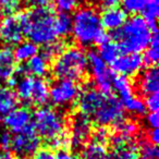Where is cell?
Instances as JSON below:
<instances>
[{
    "label": "cell",
    "mask_w": 159,
    "mask_h": 159,
    "mask_svg": "<svg viewBox=\"0 0 159 159\" xmlns=\"http://www.w3.org/2000/svg\"><path fill=\"white\" fill-rule=\"evenodd\" d=\"M16 16L22 25L23 34L30 42L37 46H46L57 40L58 36L55 29L56 14L49 8L20 12Z\"/></svg>",
    "instance_id": "obj_1"
},
{
    "label": "cell",
    "mask_w": 159,
    "mask_h": 159,
    "mask_svg": "<svg viewBox=\"0 0 159 159\" xmlns=\"http://www.w3.org/2000/svg\"><path fill=\"white\" fill-rule=\"evenodd\" d=\"M71 34L81 46L100 45L109 38L100 22L99 13L91 6L80 7L75 10L72 16Z\"/></svg>",
    "instance_id": "obj_2"
},
{
    "label": "cell",
    "mask_w": 159,
    "mask_h": 159,
    "mask_svg": "<svg viewBox=\"0 0 159 159\" xmlns=\"http://www.w3.org/2000/svg\"><path fill=\"white\" fill-rule=\"evenodd\" d=\"M152 32L149 25L139 16H133L113 33V40L121 52L139 53L148 47Z\"/></svg>",
    "instance_id": "obj_3"
},
{
    "label": "cell",
    "mask_w": 159,
    "mask_h": 159,
    "mask_svg": "<svg viewBox=\"0 0 159 159\" xmlns=\"http://www.w3.org/2000/svg\"><path fill=\"white\" fill-rule=\"evenodd\" d=\"M86 52L76 46L66 48L52 64V73L57 79L77 81L85 75L87 71Z\"/></svg>",
    "instance_id": "obj_4"
},
{
    "label": "cell",
    "mask_w": 159,
    "mask_h": 159,
    "mask_svg": "<svg viewBox=\"0 0 159 159\" xmlns=\"http://www.w3.org/2000/svg\"><path fill=\"white\" fill-rule=\"evenodd\" d=\"M32 123L35 132L47 143L66 133V122L60 112L50 107H40L35 111Z\"/></svg>",
    "instance_id": "obj_5"
},
{
    "label": "cell",
    "mask_w": 159,
    "mask_h": 159,
    "mask_svg": "<svg viewBox=\"0 0 159 159\" xmlns=\"http://www.w3.org/2000/svg\"><path fill=\"white\" fill-rule=\"evenodd\" d=\"M94 121L100 126L118 125L124 120V109L119 98L111 94L106 95L104 102L92 117Z\"/></svg>",
    "instance_id": "obj_6"
},
{
    "label": "cell",
    "mask_w": 159,
    "mask_h": 159,
    "mask_svg": "<svg viewBox=\"0 0 159 159\" xmlns=\"http://www.w3.org/2000/svg\"><path fill=\"white\" fill-rule=\"evenodd\" d=\"M86 57L87 66H89L91 69L97 89L106 95L111 94V89H112L111 82L113 77L112 71L107 66V63L99 57L97 51L89 50V53H86Z\"/></svg>",
    "instance_id": "obj_7"
},
{
    "label": "cell",
    "mask_w": 159,
    "mask_h": 159,
    "mask_svg": "<svg viewBox=\"0 0 159 159\" xmlns=\"http://www.w3.org/2000/svg\"><path fill=\"white\" fill-rule=\"evenodd\" d=\"M40 145V137L35 132L33 123L22 132L12 135L11 149L19 158L32 157Z\"/></svg>",
    "instance_id": "obj_8"
},
{
    "label": "cell",
    "mask_w": 159,
    "mask_h": 159,
    "mask_svg": "<svg viewBox=\"0 0 159 159\" xmlns=\"http://www.w3.org/2000/svg\"><path fill=\"white\" fill-rule=\"evenodd\" d=\"M80 89L72 80L58 79L49 87V98L53 105L59 107L69 106L77 99Z\"/></svg>",
    "instance_id": "obj_9"
},
{
    "label": "cell",
    "mask_w": 159,
    "mask_h": 159,
    "mask_svg": "<svg viewBox=\"0 0 159 159\" xmlns=\"http://www.w3.org/2000/svg\"><path fill=\"white\" fill-rule=\"evenodd\" d=\"M105 97H106V94L102 93L92 85H89L82 91H80V94L77 96V106H79L80 112L89 118L93 117L97 109L100 107L102 102H104Z\"/></svg>",
    "instance_id": "obj_10"
},
{
    "label": "cell",
    "mask_w": 159,
    "mask_h": 159,
    "mask_svg": "<svg viewBox=\"0 0 159 159\" xmlns=\"http://www.w3.org/2000/svg\"><path fill=\"white\" fill-rule=\"evenodd\" d=\"M92 134V123L89 117L77 113L72 120L70 136V146L73 148H82Z\"/></svg>",
    "instance_id": "obj_11"
},
{
    "label": "cell",
    "mask_w": 159,
    "mask_h": 159,
    "mask_svg": "<svg viewBox=\"0 0 159 159\" xmlns=\"http://www.w3.org/2000/svg\"><path fill=\"white\" fill-rule=\"evenodd\" d=\"M110 64L113 72L128 77L139 73L144 66V61L141 53H124L120 55Z\"/></svg>",
    "instance_id": "obj_12"
},
{
    "label": "cell",
    "mask_w": 159,
    "mask_h": 159,
    "mask_svg": "<svg viewBox=\"0 0 159 159\" xmlns=\"http://www.w3.org/2000/svg\"><path fill=\"white\" fill-rule=\"evenodd\" d=\"M23 34L22 25L18 16L10 14L0 20V40L7 45H18L22 42Z\"/></svg>",
    "instance_id": "obj_13"
},
{
    "label": "cell",
    "mask_w": 159,
    "mask_h": 159,
    "mask_svg": "<svg viewBox=\"0 0 159 159\" xmlns=\"http://www.w3.org/2000/svg\"><path fill=\"white\" fill-rule=\"evenodd\" d=\"M32 116L31 111L25 107L16 108L9 112L7 116L3 117V124L6 128L14 134L22 132L23 130L32 124Z\"/></svg>",
    "instance_id": "obj_14"
},
{
    "label": "cell",
    "mask_w": 159,
    "mask_h": 159,
    "mask_svg": "<svg viewBox=\"0 0 159 159\" xmlns=\"http://www.w3.org/2000/svg\"><path fill=\"white\" fill-rule=\"evenodd\" d=\"M137 91L141 95L148 96L158 93L159 89V71L156 66H149L144 71L136 82Z\"/></svg>",
    "instance_id": "obj_15"
},
{
    "label": "cell",
    "mask_w": 159,
    "mask_h": 159,
    "mask_svg": "<svg viewBox=\"0 0 159 159\" xmlns=\"http://www.w3.org/2000/svg\"><path fill=\"white\" fill-rule=\"evenodd\" d=\"M100 16V22L104 27V30L111 32H116L124 24L128 19L126 13L122 8H119L118 6L111 8H105Z\"/></svg>",
    "instance_id": "obj_16"
},
{
    "label": "cell",
    "mask_w": 159,
    "mask_h": 159,
    "mask_svg": "<svg viewBox=\"0 0 159 159\" xmlns=\"http://www.w3.org/2000/svg\"><path fill=\"white\" fill-rule=\"evenodd\" d=\"M16 61L14 59L13 50L5 46L0 48V80L8 81L16 73Z\"/></svg>",
    "instance_id": "obj_17"
},
{
    "label": "cell",
    "mask_w": 159,
    "mask_h": 159,
    "mask_svg": "<svg viewBox=\"0 0 159 159\" xmlns=\"http://www.w3.org/2000/svg\"><path fill=\"white\" fill-rule=\"evenodd\" d=\"M49 99V85L42 77L34 79L33 89H32L31 104L35 106H44Z\"/></svg>",
    "instance_id": "obj_18"
},
{
    "label": "cell",
    "mask_w": 159,
    "mask_h": 159,
    "mask_svg": "<svg viewBox=\"0 0 159 159\" xmlns=\"http://www.w3.org/2000/svg\"><path fill=\"white\" fill-rule=\"evenodd\" d=\"M18 98L16 92L9 86H0V116H7L16 108Z\"/></svg>",
    "instance_id": "obj_19"
},
{
    "label": "cell",
    "mask_w": 159,
    "mask_h": 159,
    "mask_svg": "<svg viewBox=\"0 0 159 159\" xmlns=\"http://www.w3.org/2000/svg\"><path fill=\"white\" fill-rule=\"evenodd\" d=\"M24 66L25 73L27 75H35L37 77H43L48 72L49 62L42 55H35L26 61Z\"/></svg>",
    "instance_id": "obj_20"
},
{
    "label": "cell",
    "mask_w": 159,
    "mask_h": 159,
    "mask_svg": "<svg viewBox=\"0 0 159 159\" xmlns=\"http://www.w3.org/2000/svg\"><path fill=\"white\" fill-rule=\"evenodd\" d=\"M18 77V76H16ZM34 77L31 75H23L19 76L16 81V98L18 100H21L24 104H31L32 97V89H33Z\"/></svg>",
    "instance_id": "obj_21"
},
{
    "label": "cell",
    "mask_w": 159,
    "mask_h": 159,
    "mask_svg": "<svg viewBox=\"0 0 159 159\" xmlns=\"http://www.w3.org/2000/svg\"><path fill=\"white\" fill-rule=\"evenodd\" d=\"M111 86L118 93L120 98V102L126 99V98L131 97L134 95L133 93V86L131 81L126 76L123 75H113L112 82H111Z\"/></svg>",
    "instance_id": "obj_22"
},
{
    "label": "cell",
    "mask_w": 159,
    "mask_h": 159,
    "mask_svg": "<svg viewBox=\"0 0 159 159\" xmlns=\"http://www.w3.org/2000/svg\"><path fill=\"white\" fill-rule=\"evenodd\" d=\"M98 46H99V49L97 51L98 55L106 63H112L121 53V50H120L118 44L110 38L105 40L104 43H102Z\"/></svg>",
    "instance_id": "obj_23"
},
{
    "label": "cell",
    "mask_w": 159,
    "mask_h": 159,
    "mask_svg": "<svg viewBox=\"0 0 159 159\" xmlns=\"http://www.w3.org/2000/svg\"><path fill=\"white\" fill-rule=\"evenodd\" d=\"M38 53V47L34 43L30 42H21L16 45V49L13 50L14 59L16 62H26L32 57Z\"/></svg>",
    "instance_id": "obj_24"
},
{
    "label": "cell",
    "mask_w": 159,
    "mask_h": 159,
    "mask_svg": "<svg viewBox=\"0 0 159 159\" xmlns=\"http://www.w3.org/2000/svg\"><path fill=\"white\" fill-rule=\"evenodd\" d=\"M142 18L147 22L152 32H157L156 21L159 14V0H147L143 10H142Z\"/></svg>",
    "instance_id": "obj_25"
},
{
    "label": "cell",
    "mask_w": 159,
    "mask_h": 159,
    "mask_svg": "<svg viewBox=\"0 0 159 159\" xmlns=\"http://www.w3.org/2000/svg\"><path fill=\"white\" fill-rule=\"evenodd\" d=\"M142 57H143L144 64L148 66H156L159 58V40L157 33H154L152 35L149 45L145 49V53Z\"/></svg>",
    "instance_id": "obj_26"
},
{
    "label": "cell",
    "mask_w": 159,
    "mask_h": 159,
    "mask_svg": "<svg viewBox=\"0 0 159 159\" xmlns=\"http://www.w3.org/2000/svg\"><path fill=\"white\" fill-rule=\"evenodd\" d=\"M108 152L105 144L92 141L82 152V159H107Z\"/></svg>",
    "instance_id": "obj_27"
},
{
    "label": "cell",
    "mask_w": 159,
    "mask_h": 159,
    "mask_svg": "<svg viewBox=\"0 0 159 159\" xmlns=\"http://www.w3.org/2000/svg\"><path fill=\"white\" fill-rule=\"evenodd\" d=\"M55 29L58 37H66L71 34L72 29V16L69 13L60 12L55 19Z\"/></svg>",
    "instance_id": "obj_28"
},
{
    "label": "cell",
    "mask_w": 159,
    "mask_h": 159,
    "mask_svg": "<svg viewBox=\"0 0 159 159\" xmlns=\"http://www.w3.org/2000/svg\"><path fill=\"white\" fill-rule=\"evenodd\" d=\"M121 104H122V106H123V109L128 110L129 112L133 113V115L143 116L144 113L146 112L145 102H144L141 98L136 97L135 95L122 100Z\"/></svg>",
    "instance_id": "obj_29"
},
{
    "label": "cell",
    "mask_w": 159,
    "mask_h": 159,
    "mask_svg": "<svg viewBox=\"0 0 159 159\" xmlns=\"http://www.w3.org/2000/svg\"><path fill=\"white\" fill-rule=\"evenodd\" d=\"M112 159H137L139 158V150L134 144L130 143L123 147L116 148L111 154Z\"/></svg>",
    "instance_id": "obj_30"
},
{
    "label": "cell",
    "mask_w": 159,
    "mask_h": 159,
    "mask_svg": "<svg viewBox=\"0 0 159 159\" xmlns=\"http://www.w3.org/2000/svg\"><path fill=\"white\" fill-rule=\"evenodd\" d=\"M64 49H66V45H64L63 42L55 40V42L44 46V49H43L40 55H42L47 61L50 62V61H52V60H55Z\"/></svg>",
    "instance_id": "obj_31"
},
{
    "label": "cell",
    "mask_w": 159,
    "mask_h": 159,
    "mask_svg": "<svg viewBox=\"0 0 159 159\" xmlns=\"http://www.w3.org/2000/svg\"><path fill=\"white\" fill-rule=\"evenodd\" d=\"M137 130H139V126L134 121H126L125 119L120 122L118 125H116V133L129 141H131L132 137L136 134Z\"/></svg>",
    "instance_id": "obj_32"
},
{
    "label": "cell",
    "mask_w": 159,
    "mask_h": 159,
    "mask_svg": "<svg viewBox=\"0 0 159 159\" xmlns=\"http://www.w3.org/2000/svg\"><path fill=\"white\" fill-rule=\"evenodd\" d=\"M122 3V9L125 11V13H139L143 10L147 0H120Z\"/></svg>",
    "instance_id": "obj_33"
},
{
    "label": "cell",
    "mask_w": 159,
    "mask_h": 159,
    "mask_svg": "<svg viewBox=\"0 0 159 159\" xmlns=\"http://www.w3.org/2000/svg\"><path fill=\"white\" fill-rule=\"evenodd\" d=\"M82 0H53L55 6L61 13H69L75 11L81 5Z\"/></svg>",
    "instance_id": "obj_34"
},
{
    "label": "cell",
    "mask_w": 159,
    "mask_h": 159,
    "mask_svg": "<svg viewBox=\"0 0 159 159\" xmlns=\"http://www.w3.org/2000/svg\"><path fill=\"white\" fill-rule=\"evenodd\" d=\"M139 156L148 157V158L158 159L159 150L157 145L150 143L148 141H144L139 146Z\"/></svg>",
    "instance_id": "obj_35"
},
{
    "label": "cell",
    "mask_w": 159,
    "mask_h": 159,
    "mask_svg": "<svg viewBox=\"0 0 159 159\" xmlns=\"http://www.w3.org/2000/svg\"><path fill=\"white\" fill-rule=\"evenodd\" d=\"M0 8L8 16L18 12L21 8L20 0H0Z\"/></svg>",
    "instance_id": "obj_36"
},
{
    "label": "cell",
    "mask_w": 159,
    "mask_h": 159,
    "mask_svg": "<svg viewBox=\"0 0 159 159\" xmlns=\"http://www.w3.org/2000/svg\"><path fill=\"white\" fill-rule=\"evenodd\" d=\"M144 102H145L146 110H149V112H158V108H159L158 93L146 96V99Z\"/></svg>",
    "instance_id": "obj_37"
},
{
    "label": "cell",
    "mask_w": 159,
    "mask_h": 159,
    "mask_svg": "<svg viewBox=\"0 0 159 159\" xmlns=\"http://www.w3.org/2000/svg\"><path fill=\"white\" fill-rule=\"evenodd\" d=\"M92 137H93L92 141L97 142V143H100V144H105V145H106V143L109 139V134L104 126H100V128H98L97 130H95L93 133H92Z\"/></svg>",
    "instance_id": "obj_38"
},
{
    "label": "cell",
    "mask_w": 159,
    "mask_h": 159,
    "mask_svg": "<svg viewBox=\"0 0 159 159\" xmlns=\"http://www.w3.org/2000/svg\"><path fill=\"white\" fill-rule=\"evenodd\" d=\"M33 159H56V154L50 148H38L33 155Z\"/></svg>",
    "instance_id": "obj_39"
},
{
    "label": "cell",
    "mask_w": 159,
    "mask_h": 159,
    "mask_svg": "<svg viewBox=\"0 0 159 159\" xmlns=\"http://www.w3.org/2000/svg\"><path fill=\"white\" fill-rule=\"evenodd\" d=\"M11 143H12V135L9 131H6L0 134V147L2 148L5 152H8L11 149Z\"/></svg>",
    "instance_id": "obj_40"
},
{
    "label": "cell",
    "mask_w": 159,
    "mask_h": 159,
    "mask_svg": "<svg viewBox=\"0 0 159 159\" xmlns=\"http://www.w3.org/2000/svg\"><path fill=\"white\" fill-rule=\"evenodd\" d=\"M53 0H26L27 5L33 9H45L51 5Z\"/></svg>",
    "instance_id": "obj_41"
},
{
    "label": "cell",
    "mask_w": 159,
    "mask_h": 159,
    "mask_svg": "<svg viewBox=\"0 0 159 159\" xmlns=\"http://www.w3.org/2000/svg\"><path fill=\"white\" fill-rule=\"evenodd\" d=\"M146 122L150 129H158L159 125V116L158 112H149L146 117Z\"/></svg>",
    "instance_id": "obj_42"
},
{
    "label": "cell",
    "mask_w": 159,
    "mask_h": 159,
    "mask_svg": "<svg viewBox=\"0 0 159 159\" xmlns=\"http://www.w3.org/2000/svg\"><path fill=\"white\" fill-rule=\"evenodd\" d=\"M148 142L157 145L159 142V131L158 129H150L148 132Z\"/></svg>",
    "instance_id": "obj_43"
},
{
    "label": "cell",
    "mask_w": 159,
    "mask_h": 159,
    "mask_svg": "<svg viewBox=\"0 0 159 159\" xmlns=\"http://www.w3.org/2000/svg\"><path fill=\"white\" fill-rule=\"evenodd\" d=\"M56 159H77L74 155H72L71 152H66V150H59L56 154Z\"/></svg>",
    "instance_id": "obj_44"
},
{
    "label": "cell",
    "mask_w": 159,
    "mask_h": 159,
    "mask_svg": "<svg viewBox=\"0 0 159 159\" xmlns=\"http://www.w3.org/2000/svg\"><path fill=\"white\" fill-rule=\"evenodd\" d=\"M0 159H20V158L9 152H0Z\"/></svg>",
    "instance_id": "obj_45"
},
{
    "label": "cell",
    "mask_w": 159,
    "mask_h": 159,
    "mask_svg": "<svg viewBox=\"0 0 159 159\" xmlns=\"http://www.w3.org/2000/svg\"><path fill=\"white\" fill-rule=\"evenodd\" d=\"M137 159H154V158H148V157H144V156H139Z\"/></svg>",
    "instance_id": "obj_46"
},
{
    "label": "cell",
    "mask_w": 159,
    "mask_h": 159,
    "mask_svg": "<svg viewBox=\"0 0 159 159\" xmlns=\"http://www.w3.org/2000/svg\"><path fill=\"white\" fill-rule=\"evenodd\" d=\"M107 159H112V158H111V157H109V156H108V158H107Z\"/></svg>",
    "instance_id": "obj_47"
}]
</instances>
